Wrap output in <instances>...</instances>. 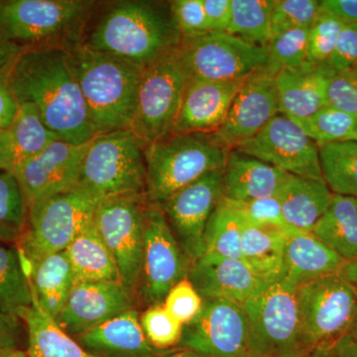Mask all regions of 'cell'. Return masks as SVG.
<instances>
[{"label": "cell", "mask_w": 357, "mask_h": 357, "mask_svg": "<svg viewBox=\"0 0 357 357\" xmlns=\"http://www.w3.org/2000/svg\"><path fill=\"white\" fill-rule=\"evenodd\" d=\"M9 84L18 103H32L59 139L79 145L96 137L69 50L20 51L11 62Z\"/></svg>", "instance_id": "cell-1"}, {"label": "cell", "mask_w": 357, "mask_h": 357, "mask_svg": "<svg viewBox=\"0 0 357 357\" xmlns=\"http://www.w3.org/2000/svg\"><path fill=\"white\" fill-rule=\"evenodd\" d=\"M93 15L82 43L143 68L177 48L182 38L169 1L98 2Z\"/></svg>", "instance_id": "cell-2"}, {"label": "cell", "mask_w": 357, "mask_h": 357, "mask_svg": "<svg viewBox=\"0 0 357 357\" xmlns=\"http://www.w3.org/2000/svg\"><path fill=\"white\" fill-rule=\"evenodd\" d=\"M69 53L96 136L130 129L145 68L83 43Z\"/></svg>", "instance_id": "cell-3"}, {"label": "cell", "mask_w": 357, "mask_h": 357, "mask_svg": "<svg viewBox=\"0 0 357 357\" xmlns=\"http://www.w3.org/2000/svg\"><path fill=\"white\" fill-rule=\"evenodd\" d=\"M98 1L0 0V38L20 50H70L83 42Z\"/></svg>", "instance_id": "cell-4"}, {"label": "cell", "mask_w": 357, "mask_h": 357, "mask_svg": "<svg viewBox=\"0 0 357 357\" xmlns=\"http://www.w3.org/2000/svg\"><path fill=\"white\" fill-rule=\"evenodd\" d=\"M227 152L211 133H169L144 147L148 204L161 206L172 195L211 171L222 170Z\"/></svg>", "instance_id": "cell-5"}, {"label": "cell", "mask_w": 357, "mask_h": 357, "mask_svg": "<svg viewBox=\"0 0 357 357\" xmlns=\"http://www.w3.org/2000/svg\"><path fill=\"white\" fill-rule=\"evenodd\" d=\"M100 197L79 185L29 208L25 229L16 243L28 266L69 248L93 220Z\"/></svg>", "instance_id": "cell-6"}, {"label": "cell", "mask_w": 357, "mask_h": 357, "mask_svg": "<svg viewBox=\"0 0 357 357\" xmlns=\"http://www.w3.org/2000/svg\"><path fill=\"white\" fill-rule=\"evenodd\" d=\"M248 323V356L307 357L295 289L269 284L243 305Z\"/></svg>", "instance_id": "cell-7"}, {"label": "cell", "mask_w": 357, "mask_h": 357, "mask_svg": "<svg viewBox=\"0 0 357 357\" xmlns=\"http://www.w3.org/2000/svg\"><path fill=\"white\" fill-rule=\"evenodd\" d=\"M190 79L178 47L145 68L130 128L143 147L172 132Z\"/></svg>", "instance_id": "cell-8"}, {"label": "cell", "mask_w": 357, "mask_h": 357, "mask_svg": "<svg viewBox=\"0 0 357 357\" xmlns=\"http://www.w3.org/2000/svg\"><path fill=\"white\" fill-rule=\"evenodd\" d=\"M79 185L100 198L146 190L144 147L128 130L102 134L89 142Z\"/></svg>", "instance_id": "cell-9"}, {"label": "cell", "mask_w": 357, "mask_h": 357, "mask_svg": "<svg viewBox=\"0 0 357 357\" xmlns=\"http://www.w3.org/2000/svg\"><path fill=\"white\" fill-rule=\"evenodd\" d=\"M303 338L312 354L330 347L357 319V290L338 273L307 282L296 289Z\"/></svg>", "instance_id": "cell-10"}, {"label": "cell", "mask_w": 357, "mask_h": 357, "mask_svg": "<svg viewBox=\"0 0 357 357\" xmlns=\"http://www.w3.org/2000/svg\"><path fill=\"white\" fill-rule=\"evenodd\" d=\"M178 51L191 77L210 81L244 79L274 65L266 47L227 32L182 37Z\"/></svg>", "instance_id": "cell-11"}, {"label": "cell", "mask_w": 357, "mask_h": 357, "mask_svg": "<svg viewBox=\"0 0 357 357\" xmlns=\"http://www.w3.org/2000/svg\"><path fill=\"white\" fill-rule=\"evenodd\" d=\"M144 195H110L100 199L93 222L109 249L121 282L136 294L144 249Z\"/></svg>", "instance_id": "cell-12"}, {"label": "cell", "mask_w": 357, "mask_h": 357, "mask_svg": "<svg viewBox=\"0 0 357 357\" xmlns=\"http://www.w3.org/2000/svg\"><path fill=\"white\" fill-rule=\"evenodd\" d=\"M191 262L178 245L158 206L145 204L144 249L139 285V306L163 304L171 289L187 278Z\"/></svg>", "instance_id": "cell-13"}, {"label": "cell", "mask_w": 357, "mask_h": 357, "mask_svg": "<svg viewBox=\"0 0 357 357\" xmlns=\"http://www.w3.org/2000/svg\"><path fill=\"white\" fill-rule=\"evenodd\" d=\"M178 349L198 357H248V323L243 306L204 300L198 316L183 328Z\"/></svg>", "instance_id": "cell-14"}, {"label": "cell", "mask_w": 357, "mask_h": 357, "mask_svg": "<svg viewBox=\"0 0 357 357\" xmlns=\"http://www.w3.org/2000/svg\"><path fill=\"white\" fill-rule=\"evenodd\" d=\"M223 197L222 169L206 173L185 185L159 206L191 264L204 253L206 225Z\"/></svg>", "instance_id": "cell-15"}, {"label": "cell", "mask_w": 357, "mask_h": 357, "mask_svg": "<svg viewBox=\"0 0 357 357\" xmlns=\"http://www.w3.org/2000/svg\"><path fill=\"white\" fill-rule=\"evenodd\" d=\"M234 149L291 175L325 182L318 145L286 115L277 114L257 135Z\"/></svg>", "instance_id": "cell-16"}, {"label": "cell", "mask_w": 357, "mask_h": 357, "mask_svg": "<svg viewBox=\"0 0 357 357\" xmlns=\"http://www.w3.org/2000/svg\"><path fill=\"white\" fill-rule=\"evenodd\" d=\"M278 70L277 66H272L245 79L222 126L211 133L220 146L227 150L241 146L280 114L275 84Z\"/></svg>", "instance_id": "cell-17"}, {"label": "cell", "mask_w": 357, "mask_h": 357, "mask_svg": "<svg viewBox=\"0 0 357 357\" xmlns=\"http://www.w3.org/2000/svg\"><path fill=\"white\" fill-rule=\"evenodd\" d=\"M88 143L73 144L57 139L41 153L26 160L11 171L24 194L28 208L79 185Z\"/></svg>", "instance_id": "cell-18"}, {"label": "cell", "mask_w": 357, "mask_h": 357, "mask_svg": "<svg viewBox=\"0 0 357 357\" xmlns=\"http://www.w3.org/2000/svg\"><path fill=\"white\" fill-rule=\"evenodd\" d=\"M138 307L136 294L121 282H79L55 321L75 337Z\"/></svg>", "instance_id": "cell-19"}, {"label": "cell", "mask_w": 357, "mask_h": 357, "mask_svg": "<svg viewBox=\"0 0 357 357\" xmlns=\"http://www.w3.org/2000/svg\"><path fill=\"white\" fill-rule=\"evenodd\" d=\"M187 278L202 299L230 301L241 306L269 285L243 260L211 253L192 263Z\"/></svg>", "instance_id": "cell-20"}, {"label": "cell", "mask_w": 357, "mask_h": 357, "mask_svg": "<svg viewBox=\"0 0 357 357\" xmlns=\"http://www.w3.org/2000/svg\"><path fill=\"white\" fill-rule=\"evenodd\" d=\"M248 77L229 81L191 77L172 132L213 133L217 131L227 119L236 93Z\"/></svg>", "instance_id": "cell-21"}, {"label": "cell", "mask_w": 357, "mask_h": 357, "mask_svg": "<svg viewBox=\"0 0 357 357\" xmlns=\"http://www.w3.org/2000/svg\"><path fill=\"white\" fill-rule=\"evenodd\" d=\"M74 338L93 357H167L176 351H159L150 344L141 328L138 309Z\"/></svg>", "instance_id": "cell-22"}, {"label": "cell", "mask_w": 357, "mask_h": 357, "mask_svg": "<svg viewBox=\"0 0 357 357\" xmlns=\"http://www.w3.org/2000/svg\"><path fill=\"white\" fill-rule=\"evenodd\" d=\"M284 234L285 248L281 281L289 287L296 290L307 282L338 273L347 262L312 232L288 227Z\"/></svg>", "instance_id": "cell-23"}, {"label": "cell", "mask_w": 357, "mask_h": 357, "mask_svg": "<svg viewBox=\"0 0 357 357\" xmlns=\"http://www.w3.org/2000/svg\"><path fill=\"white\" fill-rule=\"evenodd\" d=\"M326 65L309 63L299 68H282L275 76L280 114L305 119L328 105V79L333 74Z\"/></svg>", "instance_id": "cell-24"}, {"label": "cell", "mask_w": 357, "mask_h": 357, "mask_svg": "<svg viewBox=\"0 0 357 357\" xmlns=\"http://www.w3.org/2000/svg\"><path fill=\"white\" fill-rule=\"evenodd\" d=\"M288 176L262 160L230 149L222 169L225 197L234 202L277 197Z\"/></svg>", "instance_id": "cell-25"}, {"label": "cell", "mask_w": 357, "mask_h": 357, "mask_svg": "<svg viewBox=\"0 0 357 357\" xmlns=\"http://www.w3.org/2000/svg\"><path fill=\"white\" fill-rule=\"evenodd\" d=\"M333 196L326 182L289 174L277 197L286 222L295 229L312 232L328 210Z\"/></svg>", "instance_id": "cell-26"}, {"label": "cell", "mask_w": 357, "mask_h": 357, "mask_svg": "<svg viewBox=\"0 0 357 357\" xmlns=\"http://www.w3.org/2000/svg\"><path fill=\"white\" fill-rule=\"evenodd\" d=\"M29 279L40 307L54 319L57 318L77 283L66 251L47 256L33 264Z\"/></svg>", "instance_id": "cell-27"}, {"label": "cell", "mask_w": 357, "mask_h": 357, "mask_svg": "<svg viewBox=\"0 0 357 357\" xmlns=\"http://www.w3.org/2000/svg\"><path fill=\"white\" fill-rule=\"evenodd\" d=\"M18 317L27 332L26 351L30 357H93L40 307L34 294L32 306Z\"/></svg>", "instance_id": "cell-28"}, {"label": "cell", "mask_w": 357, "mask_h": 357, "mask_svg": "<svg viewBox=\"0 0 357 357\" xmlns=\"http://www.w3.org/2000/svg\"><path fill=\"white\" fill-rule=\"evenodd\" d=\"M286 229L255 227L244 222L241 260L266 283L281 281L283 277Z\"/></svg>", "instance_id": "cell-29"}, {"label": "cell", "mask_w": 357, "mask_h": 357, "mask_svg": "<svg viewBox=\"0 0 357 357\" xmlns=\"http://www.w3.org/2000/svg\"><path fill=\"white\" fill-rule=\"evenodd\" d=\"M77 283L121 282L119 269L95 222L91 220L66 249Z\"/></svg>", "instance_id": "cell-30"}, {"label": "cell", "mask_w": 357, "mask_h": 357, "mask_svg": "<svg viewBox=\"0 0 357 357\" xmlns=\"http://www.w3.org/2000/svg\"><path fill=\"white\" fill-rule=\"evenodd\" d=\"M312 234L345 261L357 258V199L333 194L328 210Z\"/></svg>", "instance_id": "cell-31"}, {"label": "cell", "mask_w": 357, "mask_h": 357, "mask_svg": "<svg viewBox=\"0 0 357 357\" xmlns=\"http://www.w3.org/2000/svg\"><path fill=\"white\" fill-rule=\"evenodd\" d=\"M32 304L31 282L20 249L15 243H0V311L18 317Z\"/></svg>", "instance_id": "cell-32"}, {"label": "cell", "mask_w": 357, "mask_h": 357, "mask_svg": "<svg viewBox=\"0 0 357 357\" xmlns=\"http://www.w3.org/2000/svg\"><path fill=\"white\" fill-rule=\"evenodd\" d=\"M243 225V218L234 202L223 197L206 225L204 253L241 260Z\"/></svg>", "instance_id": "cell-33"}, {"label": "cell", "mask_w": 357, "mask_h": 357, "mask_svg": "<svg viewBox=\"0 0 357 357\" xmlns=\"http://www.w3.org/2000/svg\"><path fill=\"white\" fill-rule=\"evenodd\" d=\"M7 132L13 152V170L26 160L41 153L53 141L59 139L46 126L36 107L28 102L20 105Z\"/></svg>", "instance_id": "cell-34"}, {"label": "cell", "mask_w": 357, "mask_h": 357, "mask_svg": "<svg viewBox=\"0 0 357 357\" xmlns=\"http://www.w3.org/2000/svg\"><path fill=\"white\" fill-rule=\"evenodd\" d=\"M319 153L324 180L333 194L357 199L356 141L321 145Z\"/></svg>", "instance_id": "cell-35"}, {"label": "cell", "mask_w": 357, "mask_h": 357, "mask_svg": "<svg viewBox=\"0 0 357 357\" xmlns=\"http://www.w3.org/2000/svg\"><path fill=\"white\" fill-rule=\"evenodd\" d=\"M274 0H232L231 22L227 33L266 47L271 39L270 20Z\"/></svg>", "instance_id": "cell-36"}, {"label": "cell", "mask_w": 357, "mask_h": 357, "mask_svg": "<svg viewBox=\"0 0 357 357\" xmlns=\"http://www.w3.org/2000/svg\"><path fill=\"white\" fill-rule=\"evenodd\" d=\"M293 121L318 146L354 140L357 132V117L331 105H326L307 119Z\"/></svg>", "instance_id": "cell-37"}, {"label": "cell", "mask_w": 357, "mask_h": 357, "mask_svg": "<svg viewBox=\"0 0 357 357\" xmlns=\"http://www.w3.org/2000/svg\"><path fill=\"white\" fill-rule=\"evenodd\" d=\"M140 325L148 342L159 351L177 349L184 326L171 316L163 304L140 312Z\"/></svg>", "instance_id": "cell-38"}, {"label": "cell", "mask_w": 357, "mask_h": 357, "mask_svg": "<svg viewBox=\"0 0 357 357\" xmlns=\"http://www.w3.org/2000/svg\"><path fill=\"white\" fill-rule=\"evenodd\" d=\"M319 11L318 0H274L270 20L271 38L289 30L311 28Z\"/></svg>", "instance_id": "cell-39"}, {"label": "cell", "mask_w": 357, "mask_h": 357, "mask_svg": "<svg viewBox=\"0 0 357 357\" xmlns=\"http://www.w3.org/2000/svg\"><path fill=\"white\" fill-rule=\"evenodd\" d=\"M345 25L340 18L321 8L309 33L307 63L326 65L332 57L338 36Z\"/></svg>", "instance_id": "cell-40"}, {"label": "cell", "mask_w": 357, "mask_h": 357, "mask_svg": "<svg viewBox=\"0 0 357 357\" xmlns=\"http://www.w3.org/2000/svg\"><path fill=\"white\" fill-rule=\"evenodd\" d=\"M309 33L310 28H298L272 37L267 45L271 62L279 69H293L306 64Z\"/></svg>", "instance_id": "cell-41"}, {"label": "cell", "mask_w": 357, "mask_h": 357, "mask_svg": "<svg viewBox=\"0 0 357 357\" xmlns=\"http://www.w3.org/2000/svg\"><path fill=\"white\" fill-rule=\"evenodd\" d=\"M28 213L27 202L17 178L10 171H0V225L22 232Z\"/></svg>", "instance_id": "cell-42"}, {"label": "cell", "mask_w": 357, "mask_h": 357, "mask_svg": "<svg viewBox=\"0 0 357 357\" xmlns=\"http://www.w3.org/2000/svg\"><path fill=\"white\" fill-rule=\"evenodd\" d=\"M234 204L246 225L278 229L290 227L284 218L278 197L234 202Z\"/></svg>", "instance_id": "cell-43"}, {"label": "cell", "mask_w": 357, "mask_h": 357, "mask_svg": "<svg viewBox=\"0 0 357 357\" xmlns=\"http://www.w3.org/2000/svg\"><path fill=\"white\" fill-rule=\"evenodd\" d=\"M203 304L204 300L188 278L176 284L163 303L167 311L183 326L198 316Z\"/></svg>", "instance_id": "cell-44"}, {"label": "cell", "mask_w": 357, "mask_h": 357, "mask_svg": "<svg viewBox=\"0 0 357 357\" xmlns=\"http://www.w3.org/2000/svg\"><path fill=\"white\" fill-rule=\"evenodd\" d=\"M169 6L174 23L182 37L211 32L203 0H172Z\"/></svg>", "instance_id": "cell-45"}, {"label": "cell", "mask_w": 357, "mask_h": 357, "mask_svg": "<svg viewBox=\"0 0 357 357\" xmlns=\"http://www.w3.org/2000/svg\"><path fill=\"white\" fill-rule=\"evenodd\" d=\"M326 96L328 105L357 117V66L333 73L328 79Z\"/></svg>", "instance_id": "cell-46"}, {"label": "cell", "mask_w": 357, "mask_h": 357, "mask_svg": "<svg viewBox=\"0 0 357 357\" xmlns=\"http://www.w3.org/2000/svg\"><path fill=\"white\" fill-rule=\"evenodd\" d=\"M326 65L335 73L356 67L357 23L344 26L338 36L332 57Z\"/></svg>", "instance_id": "cell-47"}, {"label": "cell", "mask_w": 357, "mask_h": 357, "mask_svg": "<svg viewBox=\"0 0 357 357\" xmlns=\"http://www.w3.org/2000/svg\"><path fill=\"white\" fill-rule=\"evenodd\" d=\"M11 62L0 69V132L8 130L20 109L9 84Z\"/></svg>", "instance_id": "cell-48"}, {"label": "cell", "mask_w": 357, "mask_h": 357, "mask_svg": "<svg viewBox=\"0 0 357 357\" xmlns=\"http://www.w3.org/2000/svg\"><path fill=\"white\" fill-rule=\"evenodd\" d=\"M211 32H227L232 15V0H203Z\"/></svg>", "instance_id": "cell-49"}, {"label": "cell", "mask_w": 357, "mask_h": 357, "mask_svg": "<svg viewBox=\"0 0 357 357\" xmlns=\"http://www.w3.org/2000/svg\"><path fill=\"white\" fill-rule=\"evenodd\" d=\"M24 326L18 317L0 311V349H20Z\"/></svg>", "instance_id": "cell-50"}, {"label": "cell", "mask_w": 357, "mask_h": 357, "mask_svg": "<svg viewBox=\"0 0 357 357\" xmlns=\"http://www.w3.org/2000/svg\"><path fill=\"white\" fill-rule=\"evenodd\" d=\"M321 6L345 24L357 23V0H323Z\"/></svg>", "instance_id": "cell-51"}, {"label": "cell", "mask_w": 357, "mask_h": 357, "mask_svg": "<svg viewBox=\"0 0 357 357\" xmlns=\"http://www.w3.org/2000/svg\"><path fill=\"white\" fill-rule=\"evenodd\" d=\"M330 347L335 357H357V319Z\"/></svg>", "instance_id": "cell-52"}, {"label": "cell", "mask_w": 357, "mask_h": 357, "mask_svg": "<svg viewBox=\"0 0 357 357\" xmlns=\"http://www.w3.org/2000/svg\"><path fill=\"white\" fill-rule=\"evenodd\" d=\"M13 159L10 139L6 131L0 132V171L13 170Z\"/></svg>", "instance_id": "cell-53"}, {"label": "cell", "mask_w": 357, "mask_h": 357, "mask_svg": "<svg viewBox=\"0 0 357 357\" xmlns=\"http://www.w3.org/2000/svg\"><path fill=\"white\" fill-rule=\"evenodd\" d=\"M21 50L0 38V69L9 64Z\"/></svg>", "instance_id": "cell-54"}, {"label": "cell", "mask_w": 357, "mask_h": 357, "mask_svg": "<svg viewBox=\"0 0 357 357\" xmlns=\"http://www.w3.org/2000/svg\"><path fill=\"white\" fill-rule=\"evenodd\" d=\"M338 274L344 277L345 280L351 283L357 290V258L345 262L344 266L338 271Z\"/></svg>", "instance_id": "cell-55"}, {"label": "cell", "mask_w": 357, "mask_h": 357, "mask_svg": "<svg viewBox=\"0 0 357 357\" xmlns=\"http://www.w3.org/2000/svg\"><path fill=\"white\" fill-rule=\"evenodd\" d=\"M20 230L0 225V243L16 244L20 241Z\"/></svg>", "instance_id": "cell-56"}, {"label": "cell", "mask_w": 357, "mask_h": 357, "mask_svg": "<svg viewBox=\"0 0 357 357\" xmlns=\"http://www.w3.org/2000/svg\"><path fill=\"white\" fill-rule=\"evenodd\" d=\"M0 357H30L20 349H0Z\"/></svg>", "instance_id": "cell-57"}, {"label": "cell", "mask_w": 357, "mask_h": 357, "mask_svg": "<svg viewBox=\"0 0 357 357\" xmlns=\"http://www.w3.org/2000/svg\"><path fill=\"white\" fill-rule=\"evenodd\" d=\"M307 357H335L330 347H321L314 349Z\"/></svg>", "instance_id": "cell-58"}, {"label": "cell", "mask_w": 357, "mask_h": 357, "mask_svg": "<svg viewBox=\"0 0 357 357\" xmlns=\"http://www.w3.org/2000/svg\"><path fill=\"white\" fill-rule=\"evenodd\" d=\"M167 357H198L194 352L187 351V349H176L172 354H169Z\"/></svg>", "instance_id": "cell-59"}, {"label": "cell", "mask_w": 357, "mask_h": 357, "mask_svg": "<svg viewBox=\"0 0 357 357\" xmlns=\"http://www.w3.org/2000/svg\"><path fill=\"white\" fill-rule=\"evenodd\" d=\"M354 141H356V142H357V132H356V137H354Z\"/></svg>", "instance_id": "cell-60"}, {"label": "cell", "mask_w": 357, "mask_h": 357, "mask_svg": "<svg viewBox=\"0 0 357 357\" xmlns=\"http://www.w3.org/2000/svg\"><path fill=\"white\" fill-rule=\"evenodd\" d=\"M248 357H250V356H248Z\"/></svg>", "instance_id": "cell-61"}]
</instances>
